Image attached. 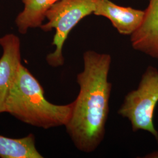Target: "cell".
Here are the masks:
<instances>
[{"label": "cell", "instance_id": "cell-7", "mask_svg": "<svg viewBox=\"0 0 158 158\" xmlns=\"http://www.w3.org/2000/svg\"><path fill=\"white\" fill-rule=\"evenodd\" d=\"M93 14L108 18L119 34L131 35L140 27L145 11L117 6L109 0H98Z\"/></svg>", "mask_w": 158, "mask_h": 158}, {"label": "cell", "instance_id": "cell-3", "mask_svg": "<svg viewBox=\"0 0 158 158\" xmlns=\"http://www.w3.org/2000/svg\"><path fill=\"white\" fill-rule=\"evenodd\" d=\"M97 1L59 0L46 12L45 18L48 21L40 28L45 32L52 29L56 31L52 42L55 50L46 58L50 66L58 68L63 65V48L69 34L82 19L94 12Z\"/></svg>", "mask_w": 158, "mask_h": 158}, {"label": "cell", "instance_id": "cell-4", "mask_svg": "<svg viewBox=\"0 0 158 158\" xmlns=\"http://www.w3.org/2000/svg\"><path fill=\"white\" fill-rule=\"evenodd\" d=\"M158 102V70L149 66L142 74L138 87L125 97L118 114L130 121L134 132L148 131L158 142V132L153 122Z\"/></svg>", "mask_w": 158, "mask_h": 158}, {"label": "cell", "instance_id": "cell-1", "mask_svg": "<svg viewBox=\"0 0 158 158\" xmlns=\"http://www.w3.org/2000/svg\"><path fill=\"white\" fill-rule=\"evenodd\" d=\"M83 69L77 75L78 96L66 127L75 147L83 152H93L105 136L112 85L108 76L111 57L87 51L83 54Z\"/></svg>", "mask_w": 158, "mask_h": 158}, {"label": "cell", "instance_id": "cell-9", "mask_svg": "<svg viewBox=\"0 0 158 158\" xmlns=\"http://www.w3.org/2000/svg\"><path fill=\"white\" fill-rule=\"evenodd\" d=\"M0 158H42L35 146V139L31 134L21 138L0 135Z\"/></svg>", "mask_w": 158, "mask_h": 158}, {"label": "cell", "instance_id": "cell-2", "mask_svg": "<svg viewBox=\"0 0 158 158\" xmlns=\"http://www.w3.org/2000/svg\"><path fill=\"white\" fill-rule=\"evenodd\" d=\"M73 108V102L57 105L48 101L38 80L22 64L6 100L4 113L27 124L48 130L67 124Z\"/></svg>", "mask_w": 158, "mask_h": 158}, {"label": "cell", "instance_id": "cell-8", "mask_svg": "<svg viewBox=\"0 0 158 158\" xmlns=\"http://www.w3.org/2000/svg\"><path fill=\"white\" fill-rule=\"evenodd\" d=\"M24 7L15 19L18 31L27 34L30 28H40L45 19V13L59 0H20Z\"/></svg>", "mask_w": 158, "mask_h": 158}, {"label": "cell", "instance_id": "cell-6", "mask_svg": "<svg viewBox=\"0 0 158 158\" xmlns=\"http://www.w3.org/2000/svg\"><path fill=\"white\" fill-rule=\"evenodd\" d=\"M140 27L131 35L136 51L158 60V0H150Z\"/></svg>", "mask_w": 158, "mask_h": 158}, {"label": "cell", "instance_id": "cell-5", "mask_svg": "<svg viewBox=\"0 0 158 158\" xmlns=\"http://www.w3.org/2000/svg\"><path fill=\"white\" fill-rule=\"evenodd\" d=\"M2 55L0 57V114L4 113L6 100L17 77L21 63V42L14 34L0 38Z\"/></svg>", "mask_w": 158, "mask_h": 158}]
</instances>
